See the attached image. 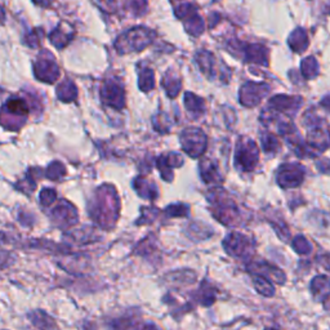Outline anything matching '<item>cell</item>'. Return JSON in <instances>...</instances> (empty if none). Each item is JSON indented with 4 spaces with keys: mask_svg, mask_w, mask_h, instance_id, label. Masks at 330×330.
Returning a JSON list of instances; mask_svg holds the SVG:
<instances>
[{
    "mask_svg": "<svg viewBox=\"0 0 330 330\" xmlns=\"http://www.w3.org/2000/svg\"><path fill=\"white\" fill-rule=\"evenodd\" d=\"M118 197L111 187H102L97 193L95 207L92 208L90 214L98 223L104 227L112 226L118 218Z\"/></svg>",
    "mask_w": 330,
    "mask_h": 330,
    "instance_id": "obj_1",
    "label": "cell"
},
{
    "mask_svg": "<svg viewBox=\"0 0 330 330\" xmlns=\"http://www.w3.org/2000/svg\"><path fill=\"white\" fill-rule=\"evenodd\" d=\"M154 39V32L146 27H135L119 38L116 47L120 53L137 52L147 47Z\"/></svg>",
    "mask_w": 330,
    "mask_h": 330,
    "instance_id": "obj_2",
    "label": "cell"
},
{
    "mask_svg": "<svg viewBox=\"0 0 330 330\" xmlns=\"http://www.w3.org/2000/svg\"><path fill=\"white\" fill-rule=\"evenodd\" d=\"M27 112L28 106L25 100L21 98L9 100L0 112V124L7 128H20L25 121Z\"/></svg>",
    "mask_w": 330,
    "mask_h": 330,
    "instance_id": "obj_3",
    "label": "cell"
},
{
    "mask_svg": "<svg viewBox=\"0 0 330 330\" xmlns=\"http://www.w3.org/2000/svg\"><path fill=\"white\" fill-rule=\"evenodd\" d=\"M223 246L229 255L238 258H246L252 255L253 245L245 235L239 233L229 234L223 241Z\"/></svg>",
    "mask_w": 330,
    "mask_h": 330,
    "instance_id": "obj_4",
    "label": "cell"
},
{
    "mask_svg": "<svg viewBox=\"0 0 330 330\" xmlns=\"http://www.w3.org/2000/svg\"><path fill=\"white\" fill-rule=\"evenodd\" d=\"M182 142L185 151H187L191 156L197 157L205 148V136L203 135V131L197 130V129H188L182 133Z\"/></svg>",
    "mask_w": 330,
    "mask_h": 330,
    "instance_id": "obj_5",
    "label": "cell"
},
{
    "mask_svg": "<svg viewBox=\"0 0 330 330\" xmlns=\"http://www.w3.org/2000/svg\"><path fill=\"white\" fill-rule=\"evenodd\" d=\"M102 101L115 109L124 106V89L116 80H107L101 89Z\"/></svg>",
    "mask_w": 330,
    "mask_h": 330,
    "instance_id": "obj_6",
    "label": "cell"
},
{
    "mask_svg": "<svg viewBox=\"0 0 330 330\" xmlns=\"http://www.w3.org/2000/svg\"><path fill=\"white\" fill-rule=\"evenodd\" d=\"M52 217L59 226H73L78 221L75 208L66 202H61L52 212Z\"/></svg>",
    "mask_w": 330,
    "mask_h": 330,
    "instance_id": "obj_7",
    "label": "cell"
},
{
    "mask_svg": "<svg viewBox=\"0 0 330 330\" xmlns=\"http://www.w3.org/2000/svg\"><path fill=\"white\" fill-rule=\"evenodd\" d=\"M249 270L252 272H255V274L260 275V276H265L267 279L269 277L270 280H274L275 283L277 284H284L285 283V275L281 270L276 269V267L271 266L266 262H254L249 266Z\"/></svg>",
    "mask_w": 330,
    "mask_h": 330,
    "instance_id": "obj_8",
    "label": "cell"
},
{
    "mask_svg": "<svg viewBox=\"0 0 330 330\" xmlns=\"http://www.w3.org/2000/svg\"><path fill=\"white\" fill-rule=\"evenodd\" d=\"M35 75L39 80L47 81V83H54L58 78L59 70L52 59H40L35 64Z\"/></svg>",
    "mask_w": 330,
    "mask_h": 330,
    "instance_id": "obj_9",
    "label": "cell"
},
{
    "mask_svg": "<svg viewBox=\"0 0 330 330\" xmlns=\"http://www.w3.org/2000/svg\"><path fill=\"white\" fill-rule=\"evenodd\" d=\"M311 291L317 300H326L330 295V277L317 276L311 283Z\"/></svg>",
    "mask_w": 330,
    "mask_h": 330,
    "instance_id": "obj_10",
    "label": "cell"
},
{
    "mask_svg": "<svg viewBox=\"0 0 330 330\" xmlns=\"http://www.w3.org/2000/svg\"><path fill=\"white\" fill-rule=\"evenodd\" d=\"M253 284H254L255 289L258 290V293L262 294L265 296H272L275 294V289L272 286L271 281L267 280L265 276L260 275H253Z\"/></svg>",
    "mask_w": 330,
    "mask_h": 330,
    "instance_id": "obj_11",
    "label": "cell"
},
{
    "mask_svg": "<svg viewBox=\"0 0 330 330\" xmlns=\"http://www.w3.org/2000/svg\"><path fill=\"white\" fill-rule=\"evenodd\" d=\"M57 94H58L59 100H62V101L70 102L76 98V95H78V90H76L75 85H74L70 80H66L58 87V89H57Z\"/></svg>",
    "mask_w": 330,
    "mask_h": 330,
    "instance_id": "obj_12",
    "label": "cell"
},
{
    "mask_svg": "<svg viewBox=\"0 0 330 330\" xmlns=\"http://www.w3.org/2000/svg\"><path fill=\"white\" fill-rule=\"evenodd\" d=\"M135 187H136V190L138 191V193H140L141 196H143V197H148V199H155V197H156V195H157L155 186L150 185V183L146 182L145 179H142V178L136 179Z\"/></svg>",
    "mask_w": 330,
    "mask_h": 330,
    "instance_id": "obj_13",
    "label": "cell"
},
{
    "mask_svg": "<svg viewBox=\"0 0 330 330\" xmlns=\"http://www.w3.org/2000/svg\"><path fill=\"white\" fill-rule=\"evenodd\" d=\"M155 87V78L154 73L150 69H146L141 73L140 76V88L143 92H148Z\"/></svg>",
    "mask_w": 330,
    "mask_h": 330,
    "instance_id": "obj_14",
    "label": "cell"
},
{
    "mask_svg": "<svg viewBox=\"0 0 330 330\" xmlns=\"http://www.w3.org/2000/svg\"><path fill=\"white\" fill-rule=\"evenodd\" d=\"M294 250L300 254H308L311 252V245L303 236H296L291 243Z\"/></svg>",
    "mask_w": 330,
    "mask_h": 330,
    "instance_id": "obj_15",
    "label": "cell"
},
{
    "mask_svg": "<svg viewBox=\"0 0 330 330\" xmlns=\"http://www.w3.org/2000/svg\"><path fill=\"white\" fill-rule=\"evenodd\" d=\"M64 173H66V172H64L63 165L58 161H54L48 167L47 177L49 179H58L61 178V177H63Z\"/></svg>",
    "mask_w": 330,
    "mask_h": 330,
    "instance_id": "obj_16",
    "label": "cell"
},
{
    "mask_svg": "<svg viewBox=\"0 0 330 330\" xmlns=\"http://www.w3.org/2000/svg\"><path fill=\"white\" fill-rule=\"evenodd\" d=\"M70 35L64 34V32H62L61 28H58V30H54L53 32L51 34V42L53 43L56 47L58 48H63L64 45L68 44L69 40H70Z\"/></svg>",
    "mask_w": 330,
    "mask_h": 330,
    "instance_id": "obj_17",
    "label": "cell"
},
{
    "mask_svg": "<svg viewBox=\"0 0 330 330\" xmlns=\"http://www.w3.org/2000/svg\"><path fill=\"white\" fill-rule=\"evenodd\" d=\"M185 104H186V107H187L190 111H200V110H202V106H203L202 100L197 97H195L193 94H190V93H187V94H186Z\"/></svg>",
    "mask_w": 330,
    "mask_h": 330,
    "instance_id": "obj_18",
    "label": "cell"
},
{
    "mask_svg": "<svg viewBox=\"0 0 330 330\" xmlns=\"http://www.w3.org/2000/svg\"><path fill=\"white\" fill-rule=\"evenodd\" d=\"M164 87L165 89H167V93H168L171 97H176L177 94H178L179 92V81L176 80V79H171V78H167L164 80Z\"/></svg>",
    "mask_w": 330,
    "mask_h": 330,
    "instance_id": "obj_19",
    "label": "cell"
},
{
    "mask_svg": "<svg viewBox=\"0 0 330 330\" xmlns=\"http://www.w3.org/2000/svg\"><path fill=\"white\" fill-rule=\"evenodd\" d=\"M57 193L54 190H51V188H47V190H43L42 193H40V202H42L43 205H51L52 203L56 200Z\"/></svg>",
    "mask_w": 330,
    "mask_h": 330,
    "instance_id": "obj_20",
    "label": "cell"
},
{
    "mask_svg": "<svg viewBox=\"0 0 330 330\" xmlns=\"http://www.w3.org/2000/svg\"><path fill=\"white\" fill-rule=\"evenodd\" d=\"M167 213H168L171 217H179V216H186L187 214V208L183 207V205H172L167 209Z\"/></svg>",
    "mask_w": 330,
    "mask_h": 330,
    "instance_id": "obj_21",
    "label": "cell"
},
{
    "mask_svg": "<svg viewBox=\"0 0 330 330\" xmlns=\"http://www.w3.org/2000/svg\"><path fill=\"white\" fill-rule=\"evenodd\" d=\"M128 6L135 13L141 14L146 9V2L145 0H129Z\"/></svg>",
    "mask_w": 330,
    "mask_h": 330,
    "instance_id": "obj_22",
    "label": "cell"
},
{
    "mask_svg": "<svg viewBox=\"0 0 330 330\" xmlns=\"http://www.w3.org/2000/svg\"><path fill=\"white\" fill-rule=\"evenodd\" d=\"M320 262H321V265L325 267V269L330 270V254L322 257L321 259H320Z\"/></svg>",
    "mask_w": 330,
    "mask_h": 330,
    "instance_id": "obj_23",
    "label": "cell"
},
{
    "mask_svg": "<svg viewBox=\"0 0 330 330\" xmlns=\"http://www.w3.org/2000/svg\"><path fill=\"white\" fill-rule=\"evenodd\" d=\"M140 330H159V329H157L154 324H147V325H145V326L141 327Z\"/></svg>",
    "mask_w": 330,
    "mask_h": 330,
    "instance_id": "obj_24",
    "label": "cell"
},
{
    "mask_svg": "<svg viewBox=\"0 0 330 330\" xmlns=\"http://www.w3.org/2000/svg\"><path fill=\"white\" fill-rule=\"evenodd\" d=\"M6 257L7 254H0V267H3L6 265Z\"/></svg>",
    "mask_w": 330,
    "mask_h": 330,
    "instance_id": "obj_25",
    "label": "cell"
},
{
    "mask_svg": "<svg viewBox=\"0 0 330 330\" xmlns=\"http://www.w3.org/2000/svg\"><path fill=\"white\" fill-rule=\"evenodd\" d=\"M4 17H6V16H4L3 8H0V23L4 22Z\"/></svg>",
    "mask_w": 330,
    "mask_h": 330,
    "instance_id": "obj_26",
    "label": "cell"
},
{
    "mask_svg": "<svg viewBox=\"0 0 330 330\" xmlns=\"http://www.w3.org/2000/svg\"><path fill=\"white\" fill-rule=\"evenodd\" d=\"M38 4H43V6H48L49 4V0H35Z\"/></svg>",
    "mask_w": 330,
    "mask_h": 330,
    "instance_id": "obj_27",
    "label": "cell"
},
{
    "mask_svg": "<svg viewBox=\"0 0 330 330\" xmlns=\"http://www.w3.org/2000/svg\"><path fill=\"white\" fill-rule=\"evenodd\" d=\"M266 330H276V329H266Z\"/></svg>",
    "mask_w": 330,
    "mask_h": 330,
    "instance_id": "obj_28",
    "label": "cell"
}]
</instances>
